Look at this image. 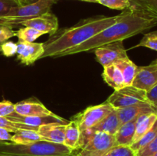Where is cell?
<instances>
[{
	"label": "cell",
	"instance_id": "obj_1",
	"mask_svg": "<svg viewBox=\"0 0 157 156\" xmlns=\"http://www.w3.org/2000/svg\"><path fill=\"white\" fill-rule=\"evenodd\" d=\"M157 25V17L136 9H127L120 14L117 21L75 48L61 54L60 57L81 52L93 51L104 44L123 41Z\"/></svg>",
	"mask_w": 157,
	"mask_h": 156
},
{
	"label": "cell",
	"instance_id": "obj_2",
	"mask_svg": "<svg viewBox=\"0 0 157 156\" xmlns=\"http://www.w3.org/2000/svg\"><path fill=\"white\" fill-rule=\"evenodd\" d=\"M119 17L120 15L115 16L98 15L81 20L71 27L58 29L43 43L44 52L39 60L49 57L59 58L63 52L75 48L113 24Z\"/></svg>",
	"mask_w": 157,
	"mask_h": 156
},
{
	"label": "cell",
	"instance_id": "obj_3",
	"mask_svg": "<svg viewBox=\"0 0 157 156\" xmlns=\"http://www.w3.org/2000/svg\"><path fill=\"white\" fill-rule=\"evenodd\" d=\"M73 151L64 144L41 140L26 145L0 142V154L20 156H71Z\"/></svg>",
	"mask_w": 157,
	"mask_h": 156
},
{
	"label": "cell",
	"instance_id": "obj_4",
	"mask_svg": "<svg viewBox=\"0 0 157 156\" xmlns=\"http://www.w3.org/2000/svg\"><path fill=\"white\" fill-rule=\"evenodd\" d=\"M58 0H38L30 4L12 8L6 15L0 16V24L14 28L21 22L50 12L51 8Z\"/></svg>",
	"mask_w": 157,
	"mask_h": 156
},
{
	"label": "cell",
	"instance_id": "obj_5",
	"mask_svg": "<svg viewBox=\"0 0 157 156\" xmlns=\"http://www.w3.org/2000/svg\"><path fill=\"white\" fill-rule=\"evenodd\" d=\"M106 102H108L113 109L117 110L138 102L149 101L147 98V92L131 85L125 86L120 90H114V92L107 98Z\"/></svg>",
	"mask_w": 157,
	"mask_h": 156
},
{
	"label": "cell",
	"instance_id": "obj_6",
	"mask_svg": "<svg viewBox=\"0 0 157 156\" xmlns=\"http://www.w3.org/2000/svg\"><path fill=\"white\" fill-rule=\"evenodd\" d=\"M116 145L114 136L95 132L76 156H104Z\"/></svg>",
	"mask_w": 157,
	"mask_h": 156
},
{
	"label": "cell",
	"instance_id": "obj_7",
	"mask_svg": "<svg viewBox=\"0 0 157 156\" xmlns=\"http://www.w3.org/2000/svg\"><path fill=\"white\" fill-rule=\"evenodd\" d=\"M114 109L107 102L97 106H91L74 117L81 132L91 128L110 114Z\"/></svg>",
	"mask_w": 157,
	"mask_h": 156
},
{
	"label": "cell",
	"instance_id": "obj_8",
	"mask_svg": "<svg viewBox=\"0 0 157 156\" xmlns=\"http://www.w3.org/2000/svg\"><path fill=\"white\" fill-rule=\"evenodd\" d=\"M96 59L103 67L114 64L119 60L128 57L123 41L104 44L94 50Z\"/></svg>",
	"mask_w": 157,
	"mask_h": 156
},
{
	"label": "cell",
	"instance_id": "obj_9",
	"mask_svg": "<svg viewBox=\"0 0 157 156\" xmlns=\"http://www.w3.org/2000/svg\"><path fill=\"white\" fill-rule=\"evenodd\" d=\"M132 85L146 92L157 85V58L149 65L137 67Z\"/></svg>",
	"mask_w": 157,
	"mask_h": 156
},
{
	"label": "cell",
	"instance_id": "obj_10",
	"mask_svg": "<svg viewBox=\"0 0 157 156\" xmlns=\"http://www.w3.org/2000/svg\"><path fill=\"white\" fill-rule=\"evenodd\" d=\"M7 119L12 122H20L26 125H32V126L39 127L41 125H52V124H58V125H66L69 123L70 121L64 119V118L58 116V115L52 113L51 115L41 116H24L14 113L12 115L7 116Z\"/></svg>",
	"mask_w": 157,
	"mask_h": 156
},
{
	"label": "cell",
	"instance_id": "obj_11",
	"mask_svg": "<svg viewBox=\"0 0 157 156\" xmlns=\"http://www.w3.org/2000/svg\"><path fill=\"white\" fill-rule=\"evenodd\" d=\"M44 44L37 42L17 43V59L22 64L29 66L33 64L44 54Z\"/></svg>",
	"mask_w": 157,
	"mask_h": 156
},
{
	"label": "cell",
	"instance_id": "obj_12",
	"mask_svg": "<svg viewBox=\"0 0 157 156\" xmlns=\"http://www.w3.org/2000/svg\"><path fill=\"white\" fill-rule=\"evenodd\" d=\"M21 25L35 28L38 32H42L44 35H52L58 29V19L56 15L48 12L39 16L26 20L21 23Z\"/></svg>",
	"mask_w": 157,
	"mask_h": 156
},
{
	"label": "cell",
	"instance_id": "obj_13",
	"mask_svg": "<svg viewBox=\"0 0 157 156\" xmlns=\"http://www.w3.org/2000/svg\"><path fill=\"white\" fill-rule=\"evenodd\" d=\"M118 117L121 124L134 119L139 116L149 113H157V108L149 102H142L124 108L117 109Z\"/></svg>",
	"mask_w": 157,
	"mask_h": 156
},
{
	"label": "cell",
	"instance_id": "obj_14",
	"mask_svg": "<svg viewBox=\"0 0 157 156\" xmlns=\"http://www.w3.org/2000/svg\"><path fill=\"white\" fill-rule=\"evenodd\" d=\"M15 113L24 116H41L52 114L45 106L36 99H29L15 104Z\"/></svg>",
	"mask_w": 157,
	"mask_h": 156
},
{
	"label": "cell",
	"instance_id": "obj_15",
	"mask_svg": "<svg viewBox=\"0 0 157 156\" xmlns=\"http://www.w3.org/2000/svg\"><path fill=\"white\" fill-rule=\"evenodd\" d=\"M66 125L52 124L39 126L38 132L44 140L54 143L64 144Z\"/></svg>",
	"mask_w": 157,
	"mask_h": 156
},
{
	"label": "cell",
	"instance_id": "obj_16",
	"mask_svg": "<svg viewBox=\"0 0 157 156\" xmlns=\"http://www.w3.org/2000/svg\"><path fill=\"white\" fill-rule=\"evenodd\" d=\"M137 119L138 117L121 124L114 136L117 145H131L136 131Z\"/></svg>",
	"mask_w": 157,
	"mask_h": 156
},
{
	"label": "cell",
	"instance_id": "obj_17",
	"mask_svg": "<svg viewBox=\"0 0 157 156\" xmlns=\"http://www.w3.org/2000/svg\"><path fill=\"white\" fill-rule=\"evenodd\" d=\"M121 125L117 110L114 109L99 123L91 128V129L94 132H102L111 136H115Z\"/></svg>",
	"mask_w": 157,
	"mask_h": 156
},
{
	"label": "cell",
	"instance_id": "obj_18",
	"mask_svg": "<svg viewBox=\"0 0 157 156\" xmlns=\"http://www.w3.org/2000/svg\"><path fill=\"white\" fill-rule=\"evenodd\" d=\"M102 76L104 80L114 90H120L125 87L122 73L114 64L104 67Z\"/></svg>",
	"mask_w": 157,
	"mask_h": 156
},
{
	"label": "cell",
	"instance_id": "obj_19",
	"mask_svg": "<svg viewBox=\"0 0 157 156\" xmlns=\"http://www.w3.org/2000/svg\"><path fill=\"white\" fill-rule=\"evenodd\" d=\"M81 132L78 123L75 120L69 122L66 125L65 136H64V145L72 151L80 148Z\"/></svg>",
	"mask_w": 157,
	"mask_h": 156
},
{
	"label": "cell",
	"instance_id": "obj_20",
	"mask_svg": "<svg viewBox=\"0 0 157 156\" xmlns=\"http://www.w3.org/2000/svg\"><path fill=\"white\" fill-rule=\"evenodd\" d=\"M156 120L157 113H149L139 116L136 122V131L133 136V143L137 142L140 139H141L154 125Z\"/></svg>",
	"mask_w": 157,
	"mask_h": 156
},
{
	"label": "cell",
	"instance_id": "obj_21",
	"mask_svg": "<svg viewBox=\"0 0 157 156\" xmlns=\"http://www.w3.org/2000/svg\"><path fill=\"white\" fill-rule=\"evenodd\" d=\"M122 73L124 86H131L136 74L137 67L129 57L119 60L114 64Z\"/></svg>",
	"mask_w": 157,
	"mask_h": 156
},
{
	"label": "cell",
	"instance_id": "obj_22",
	"mask_svg": "<svg viewBox=\"0 0 157 156\" xmlns=\"http://www.w3.org/2000/svg\"><path fill=\"white\" fill-rule=\"evenodd\" d=\"M44 140L37 131L29 129H18L12 135V142L18 145H26Z\"/></svg>",
	"mask_w": 157,
	"mask_h": 156
},
{
	"label": "cell",
	"instance_id": "obj_23",
	"mask_svg": "<svg viewBox=\"0 0 157 156\" xmlns=\"http://www.w3.org/2000/svg\"><path fill=\"white\" fill-rule=\"evenodd\" d=\"M132 8L157 17V0H130Z\"/></svg>",
	"mask_w": 157,
	"mask_h": 156
},
{
	"label": "cell",
	"instance_id": "obj_24",
	"mask_svg": "<svg viewBox=\"0 0 157 156\" xmlns=\"http://www.w3.org/2000/svg\"><path fill=\"white\" fill-rule=\"evenodd\" d=\"M44 34L36 29L30 27L21 28L16 31V37L21 42H34L35 40Z\"/></svg>",
	"mask_w": 157,
	"mask_h": 156
},
{
	"label": "cell",
	"instance_id": "obj_25",
	"mask_svg": "<svg viewBox=\"0 0 157 156\" xmlns=\"http://www.w3.org/2000/svg\"><path fill=\"white\" fill-rule=\"evenodd\" d=\"M0 128H5L10 132H15L18 129H29L38 132L39 127L32 126L20 122H12L6 117H0Z\"/></svg>",
	"mask_w": 157,
	"mask_h": 156
},
{
	"label": "cell",
	"instance_id": "obj_26",
	"mask_svg": "<svg viewBox=\"0 0 157 156\" xmlns=\"http://www.w3.org/2000/svg\"><path fill=\"white\" fill-rule=\"evenodd\" d=\"M157 136V120L155 122L154 125L143 136L141 139H140L137 142H134L130 145V148L134 151V152H137L140 149L144 148L145 145H147L149 142H151L153 139L156 138Z\"/></svg>",
	"mask_w": 157,
	"mask_h": 156
},
{
	"label": "cell",
	"instance_id": "obj_27",
	"mask_svg": "<svg viewBox=\"0 0 157 156\" xmlns=\"http://www.w3.org/2000/svg\"><path fill=\"white\" fill-rule=\"evenodd\" d=\"M139 47H147L157 51V31L145 34L139 44L133 46V48Z\"/></svg>",
	"mask_w": 157,
	"mask_h": 156
},
{
	"label": "cell",
	"instance_id": "obj_28",
	"mask_svg": "<svg viewBox=\"0 0 157 156\" xmlns=\"http://www.w3.org/2000/svg\"><path fill=\"white\" fill-rule=\"evenodd\" d=\"M98 3L116 10H125L132 8L130 0H98Z\"/></svg>",
	"mask_w": 157,
	"mask_h": 156
},
{
	"label": "cell",
	"instance_id": "obj_29",
	"mask_svg": "<svg viewBox=\"0 0 157 156\" xmlns=\"http://www.w3.org/2000/svg\"><path fill=\"white\" fill-rule=\"evenodd\" d=\"M104 156H136V153L128 145H115Z\"/></svg>",
	"mask_w": 157,
	"mask_h": 156
},
{
	"label": "cell",
	"instance_id": "obj_30",
	"mask_svg": "<svg viewBox=\"0 0 157 156\" xmlns=\"http://www.w3.org/2000/svg\"><path fill=\"white\" fill-rule=\"evenodd\" d=\"M157 151V136L147 145L136 152V156H152Z\"/></svg>",
	"mask_w": 157,
	"mask_h": 156
},
{
	"label": "cell",
	"instance_id": "obj_31",
	"mask_svg": "<svg viewBox=\"0 0 157 156\" xmlns=\"http://www.w3.org/2000/svg\"><path fill=\"white\" fill-rule=\"evenodd\" d=\"M15 36L16 32L13 30V28L6 24H0V45Z\"/></svg>",
	"mask_w": 157,
	"mask_h": 156
},
{
	"label": "cell",
	"instance_id": "obj_32",
	"mask_svg": "<svg viewBox=\"0 0 157 156\" xmlns=\"http://www.w3.org/2000/svg\"><path fill=\"white\" fill-rule=\"evenodd\" d=\"M15 113V104L8 100L0 102V117H7Z\"/></svg>",
	"mask_w": 157,
	"mask_h": 156
},
{
	"label": "cell",
	"instance_id": "obj_33",
	"mask_svg": "<svg viewBox=\"0 0 157 156\" xmlns=\"http://www.w3.org/2000/svg\"><path fill=\"white\" fill-rule=\"evenodd\" d=\"M2 53L6 57H12L16 54L17 44L12 41H6L1 45Z\"/></svg>",
	"mask_w": 157,
	"mask_h": 156
},
{
	"label": "cell",
	"instance_id": "obj_34",
	"mask_svg": "<svg viewBox=\"0 0 157 156\" xmlns=\"http://www.w3.org/2000/svg\"><path fill=\"white\" fill-rule=\"evenodd\" d=\"M18 6L15 0H0V16L4 15L12 8Z\"/></svg>",
	"mask_w": 157,
	"mask_h": 156
},
{
	"label": "cell",
	"instance_id": "obj_35",
	"mask_svg": "<svg viewBox=\"0 0 157 156\" xmlns=\"http://www.w3.org/2000/svg\"><path fill=\"white\" fill-rule=\"evenodd\" d=\"M147 100L157 108V85L147 92Z\"/></svg>",
	"mask_w": 157,
	"mask_h": 156
},
{
	"label": "cell",
	"instance_id": "obj_36",
	"mask_svg": "<svg viewBox=\"0 0 157 156\" xmlns=\"http://www.w3.org/2000/svg\"><path fill=\"white\" fill-rule=\"evenodd\" d=\"M12 135L11 134L10 132L5 128H0V142H12Z\"/></svg>",
	"mask_w": 157,
	"mask_h": 156
},
{
	"label": "cell",
	"instance_id": "obj_37",
	"mask_svg": "<svg viewBox=\"0 0 157 156\" xmlns=\"http://www.w3.org/2000/svg\"><path fill=\"white\" fill-rule=\"evenodd\" d=\"M15 2H16V3L18 4V6H25V2L24 0H15Z\"/></svg>",
	"mask_w": 157,
	"mask_h": 156
},
{
	"label": "cell",
	"instance_id": "obj_38",
	"mask_svg": "<svg viewBox=\"0 0 157 156\" xmlns=\"http://www.w3.org/2000/svg\"><path fill=\"white\" fill-rule=\"evenodd\" d=\"M80 1L87 2H92V3H98V0H80Z\"/></svg>",
	"mask_w": 157,
	"mask_h": 156
},
{
	"label": "cell",
	"instance_id": "obj_39",
	"mask_svg": "<svg viewBox=\"0 0 157 156\" xmlns=\"http://www.w3.org/2000/svg\"><path fill=\"white\" fill-rule=\"evenodd\" d=\"M25 2L26 5L28 4H30V3H33V2H37L38 0H24Z\"/></svg>",
	"mask_w": 157,
	"mask_h": 156
},
{
	"label": "cell",
	"instance_id": "obj_40",
	"mask_svg": "<svg viewBox=\"0 0 157 156\" xmlns=\"http://www.w3.org/2000/svg\"><path fill=\"white\" fill-rule=\"evenodd\" d=\"M0 156H20V155H10V154H0Z\"/></svg>",
	"mask_w": 157,
	"mask_h": 156
},
{
	"label": "cell",
	"instance_id": "obj_41",
	"mask_svg": "<svg viewBox=\"0 0 157 156\" xmlns=\"http://www.w3.org/2000/svg\"><path fill=\"white\" fill-rule=\"evenodd\" d=\"M152 156H157V151H156V153H154V154H153Z\"/></svg>",
	"mask_w": 157,
	"mask_h": 156
},
{
	"label": "cell",
	"instance_id": "obj_42",
	"mask_svg": "<svg viewBox=\"0 0 157 156\" xmlns=\"http://www.w3.org/2000/svg\"><path fill=\"white\" fill-rule=\"evenodd\" d=\"M2 51V47H1V45H0V52Z\"/></svg>",
	"mask_w": 157,
	"mask_h": 156
},
{
	"label": "cell",
	"instance_id": "obj_43",
	"mask_svg": "<svg viewBox=\"0 0 157 156\" xmlns=\"http://www.w3.org/2000/svg\"><path fill=\"white\" fill-rule=\"evenodd\" d=\"M71 156H76V155H72V154H71Z\"/></svg>",
	"mask_w": 157,
	"mask_h": 156
}]
</instances>
